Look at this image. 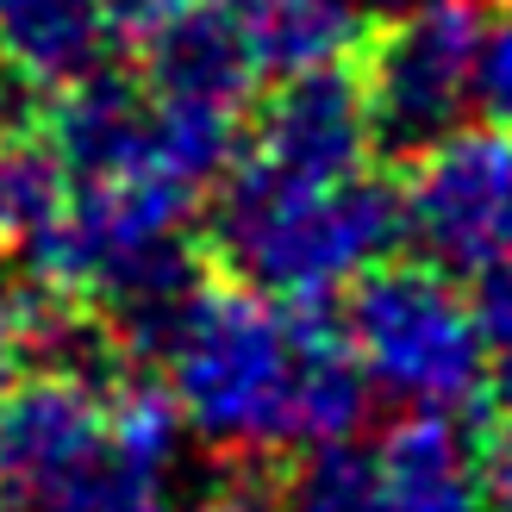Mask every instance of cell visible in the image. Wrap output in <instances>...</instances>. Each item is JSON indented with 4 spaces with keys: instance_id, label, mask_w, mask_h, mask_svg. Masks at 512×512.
<instances>
[{
    "instance_id": "cell-1",
    "label": "cell",
    "mask_w": 512,
    "mask_h": 512,
    "mask_svg": "<svg viewBox=\"0 0 512 512\" xmlns=\"http://www.w3.org/2000/svg\"><path fill=\"white\" fill-rule=\"evenodd\" d=\"M132 356H157L175 419L219 456H288L356 438L369 413V381L350 363L344 331L313 306L238 281H194Z\"/></svg>"
},
{
    "instance_id": "cell-2",
    "label": "cell",
    "mask_w": 512,
    "mask_h": 512,
    "mask_svg": "<svg viewBox=\"0 0 512 512\" xmlns=\"http://www.w3.org/2000/svg\"><path fill=\"white\" fill-rule=\"evenodd\" d=\"M213 188L219 194L207 213V244L225 275L288 306L344 294L406 238L400 194L369 169L344 182H281L238 157Z\"/></svg>"
},
{
    "instance_id": "cell-3",
    "label": "cell",
    "mask_w": 512,
    "mask_h": 512,
    "mask_svg": "<svg viewBox=\"0 0 512 512\" xmlns=\"http://www.w3.org/2000/svg\"><path fill=\"white\" fill-rule=\"evenodd\" d=\"M194 219L200 194L157 169L69 182L57 225L25 250L32 281H44L63 300L94 306L113 325L119 350L132 356L144 331L200 281Z\"/></svg>"
},
{
    "instance_id": "cell-4",
    "label": "cell",
    "mask_w": 512,
    "mask_h": 512,
    "mask_svg": "<svg viewBox=\"0 0 512 512\" xmlns=\"http://www.w3.org/2000/svg\"><path fill=\"white\" fill-rule=\"evenodd\" d=\"M344 350L363 381L406 413H463L488 394V338L475 300L431 263H388L350 281Z\"/></svg>"
},
{
    "instance_id": "cell-5",
    "label": "cell",
    "mask_w": 512,
    "mask_h": 512,
    "mask_svg": "<svg viewBox=\"0 0 512 512\" xmlns=\"http://www.w3.org/2000/svg\"><path fill=\"white\" fill-rule=\"evenodd\" d=\"M488 38L481 0H406L375 38L356 50L375 144L419 150L463 119L475 94V57Z\"/></svg>"
},
{
    "instance_id": "cell-6",
    "label": "cell",
    "mask_w": 512,
    "mask_h": 512,
    "mask_svg": "<svg viewBox=\"0 0 512 512\" xmlns=\"http://www.w3.org/2000/svg\"><path fill=\"white\" fill-rule=\"evenodd\" d=\"M400 194V232L444 275H481L512 256V132L463 125L413 150Z\"/></svg>"
},
{
    "instance_id": "cell-7",
    "label": "cell",
    "mask_w": 512,
    "mask_h": 512,
    "mask_svg": "<svg viewBox=\"0 0 512 512\" xmlns=\"http://www.w3.org/2000/svg\"><path fill=\"white\" fill-rule=\"evenodd\" d=\"M244 163L281 175V182H344L375 157V119L363 100V75L350 63L275 75V94L256 113V132L238 150Z\"/></svg>"
},
{
    "instance_id": "cell-8",
    "label": "cell",
    "mask_w": 512,
    "mask_h": 512,
    "mask_svg": "<svg viewBox=\"0 0 512 512\" xmlns=\"http://www.w3.org/2000/svg\"><path fill=\"white\" fill-rule=\"evenodd\" d=\"M175 406L150 381L107 388V438H100L63 481H50L19 512H169V469H175Z\"/></svg>"
},
{
    "instance_id": "cell-9",
    "label": "cell",
    "mask_w": 512,
    "mask_h": 512,
    "mask_svg": "<svg viewBox=\"0 0 512 512\" xmlns=\"http://www.w3.org/2000/svg\"><path fill=\"white\" fill-rule=\"evenodd\" d=\"M119 375V369H113ZM113 375L75 369H25L0 388V488L13 506L63 481L107 438V388Z\"/></svg>"
},
{
    "instance_id": "cell-10",
    "label": "cell",
    "mask_w": 512,
    "mask_h": 512,
    "mask_svg": "<svg viewBox=\"0 0 512 512\" xmlns=\"http://www.w3.org/2000/svg\"><path fill=\"white\" fill-rule=\"evenodd\" d=\"M138 82L150 100H182V107L244 113L263 69L238 13L213 0H182L175 13L138 32Z\"/></svg>"
},
{
    "instance_id": "cell-11",
    "label": "cell",
    "mask_w": 512,
    "mask_h": 512,
    "mask_svg": "<svg viewBox=\"0 0 512 512\" xmlns=\"http://www.w3.org/2000/svg\"><path fill=\"white\" fill-rule=\"evenodd\" d=\"M38 132L57 150L69 182L150 169V94L138 75H119L107 63V69H94L82 82L50 94L38 113Z\"/></svg>"
},
{
    "instance_id": "cell-12",
    "label": "cell",
    "mask_w": 512,
    "mask_h": 512,
    "mask_svg": "<svg viewBox=\"0 0 512 512\" xmlns=\"http://www.w3.org/2000/svg\"><path fill=\"white\" fill-rule=\"evenodd\" d=\"M119 25L107 0H0V69H13L44 100L107 69Z\"/></svg>"
},
{
    "instance_id": "cell-13",
    "label": "cell",
    "mask_w": 512,
    "mask_h": 512,
    "mask_svg": "<svg viewBox=\"0 0 512 512\" xmlns=\"http://www.w3.org/2000/svg\"><path fill=\"white\" fill-rule=\"evenodd\" d=\"M381 512H488L475 444L456 413H413L375 444Z\"/></svg>"
},
{
    "instance_id": "cell-14",
    "label": "cell",
    "mask_w": 512,
    "mask_h": 512,
    "mask_svg": "<svg viewBox=\"0 0 512 512\" xmlns=\"http://www.w3.org/2000/svg\"><path fill=\"white\" fill-rule=\"evenodd\" d=\"M363 0H269L244 19L256 69L300 75L325 63H350L363 50Z\"/></svg>"
},
{
    "instance_id": "cell-15",
    "label": "cell",
    "mask_w": 512,
    "mask_h": 512,
    "mask_svg": "<svg viewBox=\"0 0 512 512\" xmlns=\"http://www.w3.org/2000/svg\"><path fill=\"white\" fill-rule=\"evenodd\" d=\"M69 200V175L38 125L0 132V250H32L57 225Z\"/></svg>"
},
{
    "instance_id": "cell-16",
    "label": "cell",
    "mask_w": 512,
    "mask_h": 512,
    "mask_svg": "<svg viewBox=\"0 0 512 512\" xmlns=\"http://www.w3.org/2000/svg\"><path fill=\"white\" fill-rule=\"evenodd\" d=\"M275 512H381L375 450L356 444V438L306 444L300 463L275 488Z\"/></svg>"
},
{
    "instance_id": "cell-17",
    "label": "cell",
    "mask_w": 512,
    "mask_h": 512,
    "mask_svg": "<svg viewBox=\"0 0 512 512\" xmlns=\"http://www.w3.org/2000/svg\"><path fill=\"white\" fill-rule=\"evenodd\" d=\"M475 281H481L475 319H481V338H488V388L512 413V256H500V263L481 269Z\"/></svg>"
},
{
    "instance_id": "cell-18",
    "label": "cell",
    "mask_w": 512,
    "mask_h": 512,
    "mask_svg": "<svg viewBox=\"0 0 512 512\" xmlns=\"http://www.w3.org/2000/svg\"><path fill=\"white\" fill-rule=\"evenodd\" d=\"M38 313H44V288H0V388L19 381L38 356Z\"/></svg>"
},
{
    "instance_id": "cell-19",
    "label": "cell",
    "mask_w": 512,
    "mask_h": 512,
    "mask_svg": "<svg viewBox=\"0 0 512 512\" xmlns=\"http://www.w3.org/2000/svg\"><path fill=\"white\" fill-rule=\"evenodd\" d=\"M469 100H481L488 125L512 132V13L500 25L488 19V38H481V57H475V94Z\"/></svg>"
},
{
    "instance_id": "cell-20",
    "label": "cell",
    "mask_w": 512,
    "mask_h": 512,
    "mask_svg": "<svg viewBox=\"0 0 512 512\" xmlns=\"http://www.w3.org/2000/svg\"><path fill=\"white\" fill-rule=\"evenodd\" d=\"M475 463H481L488 512H512V413L488 431V444H475Z\"/></svg>"
},
{
    "instance_id": "cell-21",
    "label": "cell",
    "mask_w": 512,
    "mask_h": 512,
    "mask_svg": "<svg viewBox=\"0 0 512 512\" xmlns=\"http://www.w3.org/2000/svg\"><path fill=\"white\" fill-rule=\"evenodd\" d=\"M175 7H182V0H107V13H113V25H119V32H144V25H157L163 13H175Z\"/></svg>"
},
{
    "instance_id": "cell-22",
    "label": "cell",
    "mask_w": 512,
    "mask_h": 512,
    "mask_svg": "<svg viewBox=\"0 0 512 512\" xmlns=\"http://www.w3.org/2000/svg\"><path fill=\"white\" fill-rule=\"evenodd\" d=\"M213 7H225V13H238V19H250L256 7H269V0H213Z\"/></svg>"
},
{
    "instance_id": "cell-23",
    "label": "cell",
    "mask_w": 512,
    "mask_h": 512,
    "mask_svg": "<svg viewBox=\"0 0 512 512\" xmlns=\"http://www.w3.org/2000/svg\"><path fill=\"white\" fill-rule=\"evenodd\" d=\"M363 7H375V13H394V7H406V0H363Z\"/></svg>"
},
{
    "instance_id": "cell-24",
    "label": "cell",
    "mask_w": 512,
    "mask_h": 512,
    "mask_svg": "<svg viewBox=\"0 0 512 512\" xmlns=\"http://www.w3.org/2000/svg\"><path fill=\"white\" fill-rule=\"evenodd\" d=\"M207 512H225V506H207Z\"/></svg>"
}]
</instances>
